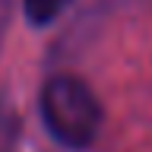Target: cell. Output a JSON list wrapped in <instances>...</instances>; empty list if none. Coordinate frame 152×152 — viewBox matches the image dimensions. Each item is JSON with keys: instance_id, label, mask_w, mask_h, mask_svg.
Wrapping results in <instances>:
<instances>
[{"instance_id": "6da1fadb", "label": "cell", "mask_w": 152, "mask_h": 152, "mask_svg": "<svg viewBox=\"0 0 152 152\" xmlns=\"http://www.w3.org/2000/svg\"><path fill=\"white\" fill-rule=\"evenodd\" d=\"M41 114L48 130L70 149H83L102 127V104L76 76H54L41 92Z\"/></svg>"}, {"instance_id": "7a4b0ae2", "label": "cell", "mask_w": 152, "mask_h": 152, "mask_svg": "<svg viewBox=\"0 0 152 152\" xmlns=\"http://www.w3.org/2000/svg\"><path fill=\"white\" fill-rule=\"evenodd\" d=\"M64 3H66V0H26L28 19H35V22H48L57 10L64 7Z\"/></svg>"}]
</instances>
